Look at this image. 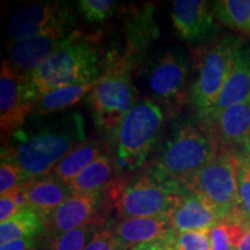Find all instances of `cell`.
<instances>
[{"label":"cell","mask_w":250,"mask_h":250,"mask_svg":"<svg viewBox=\"0 0 250 250\" xmlns=\"http://www.w3.org/2000/svg\"><path fill=\"white\" fill-rule=\"evenodd\" d=\"M1 148V159L14 162L27 180L49 175L71 151L86 140L85 123L78 112L34 129H20Z\"/></svg>","instance_id":"6da1fadb"},{"label":"cell","mask_w":250,"mask_h":250,"mask_svg":"<svg viewBox=\"0 0 250 250\" xmlns=\"http://www.w3.org/2000/svg\"><path fill=\"white\" fill-rule=\"evenodd\" d=\"M101 73L98 48L83 33L73 30L36 70L23 78L27 96L33 103L50 90L95 83Z\"/></svg>","instance_id":"7a4b0ae2"},{"label":"cell","mask_w":250,"mask_h":250,"mask_svg":"<svg viewBox=\"0 0 250 250\" xmlns=\"http://www.w3.org/2000/svg\"><path fill=\"white\" fill-rule=\"evenodd\" d=\"M219 151L211 133L188 124L166 144L147 175L158 182L183 191L188 181L203 169Z\"/></svg>","instance_id":"3957f363"},{"label":"cell","mask_w":250,"mask_h":250,"mask_svg":"<svg viewBox=\"0 0 250 250\" xmlns=\"http://www.w3.org/2000/svg\"><path fill=\"white\" fill-rule=\"evenodd\" d=\"M132 61L129 56L116 57L96 80L88 101L96 126L111 132L116 131L137 101V89L132 83Z\"/></svg>","instance_id":"277c9868"},{"label":"cell","mask_w":250,"mask_h":250,"mask_svg":"<svg viewBox=\"0 0 250 250\" xmlns=\"http://www.w3.org/2000/svg\"><path fill=\"white\" fill-rule=\"evenodd\" d=\"M162 124V110L151 100L136 103L125 115L115 131L117 162L123 169H134L144 164Z\"/></svg>","instance_id":"5b68a950"},{"label":"cell","mask_w":250,"mask_h":250,"mask_svg":"<svg viewBox=\"0 0 250 250\" xmlns=\"http://www.w3.org/2000/svg\"><path fill=\"white\" fill-rule=\"evenodd\" d=\"M240 166L241 155L221 148L203 169L188 181L184 189L205 197L225 220L239 208Z\"/></svg>","instance_id":"8992f818"},{"label":"cell","mask_w":250,"mask_h":250,"mask_svg":"<svg viewBox=\"0 0 250 250\" xmlns=\"http://www.w3.org/2000/svg\"><path fill=\"white\" fill-rule=\"evenodd\" d=\"M240 43L241 41L239 39L226 35L211 43L203 52L191 94L192 103L202 120L208 118L218 101L232 71L235 51Z\"/></svg>","instance_id":"52a82bcc"},{"label":"cell","mask_w":250,"mask_h":250,"mask_svg":"<svg viewBox=\"0 0 250 250\" xmlns=\"http://www.w3.org/2000/svg\"><path fill=\"white\" fill-rule=\"evenodd\" d=\"M183 191L158 182L146 174L129 186L122 187L114 198L123 218L168 217L179 204Z\"/></svg>","instance_id":"ba28073f"},{"label":"cell","mask_w":250,"mask_h":250,"mask_svg":"<svg viewBox=\"0 0 250 250\" xmlns=\"http://www.w3.org/2000/svg\"><path fill=\"white\" fill-rule=\"evenodd\" d=\"M73 12L68 4L43 1L23 6L9 18L6 35L8 43L27 40L57 26H72Z\"/></svg>","instance_id":"9c48e42d"},{"label":"cell","mask_w":250,"mask_h":250,"mask_svg":"<svg viewBox=\"0 0 250 250\" xmlns=\"http://www.w3.org/2000/svg\"><path fill=\"white\" fill-rule=\"evenodd\" d=\"M31 112L33 103L27 96L23 76L12 66L8 59H4L0 71V130L2 143L23 126Z\"/></svg>","instance_id":"30bf717a"},{"label":"cell","mask_w":250,"mask_h":250,"mask_svg":"<svg viewBox=\"0 0 250 250\" xmlns=\"http://www.w3.org/2000/svg\"><path fill=\"white\" fill-rule=\"evenodd\" d=\"M212 137L224 148L247 156L250 154V101L234 104L205 120Z\"/></svg>","instance_id":"8fae6325"},{"label":"cell","mask_w":250,"mask_h":250,"mask_svg":"<svg viewBox=\"0 0 250 250\" xmlns=\"http://www.w3.org/2000/svg\"><path fill=\"white\" fill-rule=\"evenodd\" d=\"M72 26H57L27 40L11 43L9 62L19 73L28 76L49 57L72 33Z\"/></svg>","instance_id":"7c38bea8"},{"label":"cell","mask_w":250,"mask_h":250,"mask_svg":"<svg viewBox=\"0 0 250 250\" xmlns=\"http://www.w3.org/2000/svg\"><path fill=\"white\" fill-rule=\"evenodd\" d=\"M187 80V59L179 52L167 51L149 71L148 88L155 99L170 105L183 100Z\"/></svg>","instance_id":"4fadbf2b"},{"label":"cell","mask_w":250,"mask_h":250,"mask_svg":"<svg viewBox=\"0 0 250 250\" xmlns=\"http://www.w3.org/2000/svg\"><path fill=\"white\" fill-rule=\"evenodd\" d=\"M171 21L177 35L189 43L205 42L218 31L213 7L206 0H174Z\"/></svg>","instance_id":"5bb4252c"},{"label":"cell","mask_w":250,"mask_h":250,"mask_svg":"<svg viewBox=\"0 0 250 250\" xmlns=\"http://www.w3.org/2000/svg\"><path fill=\"white\" fill-rule=\"evenodd\" d=\"M100 197V191L71 193L44 221L50 239L93 223Z\"/></svg>","instance_id":"9a60e30c"},{"label":"cell","mask_w":250,"mask_h":250,"mask_svg":"<svg viewBox=\"0 0 250 250\" xmlns=\"http://www.w3.org/2000/svg\"><path fill=\"white\" fill-rule=\"evenodd\" d=\"M168 219L175 232L210 230L223 221L217 208L205 197L186 189Z\"/></svg>","instance_id":"2e32d148"},{"label":"cell","mask_w":250,"mask_h":250,"mask_svg":"<svg viewBox=\"0 0 250 250\" xmlns=\"http://www.w3.org/2000/svg\"><path fill=\"white\" fill-rule=\"evenodd\" d=\"M122 250L164 240L171 232L168 217L122 218L112 228Z\"/></svg>","instance_id":"e0dca14e"},{"label":"cell","mask_w":250,"mask_h":250,"mask_svg":"<svg viewBox=\"0 0 250 250\" xmlns=\"http://www.w3.org/2000/svg\"><path fill=\"white\" fill-rule=\"evenodd\" d=\"M22 189L28 208L36 212L43 221H45L72 193L68 186L56 179L54 175H44L27 180L22 184Z\"/></svg>","instance_id":"ac0fdd59"},{"label":"cell","mask_w":250,"mask_h":250,"mask_svg":"<svg viewBox=\"0 0 250 250\" xmlns=\"http://www.w3.org/2000/svg\"><path fill=\"white\" fill-rule=\"evenodd\" d=\"M250 101V48L237 46L229 77L208 118L234 104ZM206 118V120H208Z\"/></svg>","instance_id":"d6986e66"},{"label":"cell","mask_w":250,"mask_h":250,"mask_svg":"<svg viewBox=\"0 0 250 250\" xmlns=\"http://www.w3.org/2000/svg\"><path fill=\"white\" fill-rule=\"evenodd\" d=\"M125 35L127 42L126 56L139 54L159 36L158 23L155 21L154 6L145 4L140 7H131L124 15Z\"/></svg>","instance_id":"ffe728a7"},{"label":"cell","mask_w":250,"mask_h":250,"mask_svg":"<svg viewBox=\"0 0 250 250\" xmlns=\"http://www.w3.org/2000/svg\"><path fill=\"white\" fill-rule=\"evenodd\" d=\"M95 83H78L42 94L33 102V111L37 115H50L73 107L92 92Z\"/></svg>","instance_id":"44dd1931"},{"label":"cell","mask_w":250,"mask_h":250,"mask_svg":"<svg viewBox=\"0 0 250 250\" xmlns=\"http://www.w3.org/2000/svg\"><path fill=\"white\" fill-rule=\"evenodd\" d=\"M100 155H102V153L99 144L93 140H85L56 166L52 169V175L68 186Z\"/></svg>","instance_id":"7402d4cb"},{"label":"cell","mask_w":250,"mask_h":250,"mask_svg":"<svg viewBox=\"0 0 250 250\" xmlns=\"http://www.w3.org/2000/svg\"><path fill=\"white\" fill-rule=\"evenodd\" d=\"M45 233L43 219L30 208H23L0 224V245L17 239H39Z\"/></svg>","instance_id":"603a6c76"},{"label":"cell","mask_w":250,"mask_h":250,"mask_svg":"<svg viewBox=\"0 0 250 250\" xmlns=\"http://www.w3.org/2000/svg\"><path fill=\"white\" fill-rule=\"evenodd\" d=\"M114 164L105 154L100 155L86 169H83L68 184L71 192H96L100 191L110 180Z\"/></svg>","instance_id":"cb8c5ba5"},{"label":"cell","mask_w":250,"mask_h":250,"mask_svg":"<svg viewBox=\"0 0 250 250\" xmlns=\"http://www.w3.org/2000/svg\"><path fill=\"white\" fill-rule=\"evenodd\" d=\"M212 7L221 23L250 36V0H219Z\"/></svg>","instance_id":"d4e9b609"},{"label":"cell","mask_w":250,"mask_h":250,"mask_svg":"<svg viewBox=\"0 0 250 250\" xmlns=\"http://www.w3.org/2000/svg\"><path fill=\"white\" fill-rule=\"evenodd\" d=\"M247 226L239 219L228 218L208 230L212 250H236Z\"/></svg>","instance_id":"484cf974"},{"label":"cell","mask_w":250,"mask_h":250,"mask_svg":"<svg viewBox=\"0 0 250 250\" xmlns=\"http://www.w3.org/2000/svg\"><path fill=\"white\" fill-rule=\"evenodd\" d=\"M96 227L98 225L95 223H90L70 232L51 237L49 242V250H85L89 240L96 232Z\"/></svg>","instance_id":"4316f807"},{"label":"cell","mask_w":250,"mask_h":250,"mask_svg":"<svg viewBox=\"0 0 250 250\" xmlns=\"http://www.w3.org/2000/svg\"><path fill=\"white\" fill-rule=\"evenodd\" d=\"M167 241L173 250H212L208 230L175 232L171 229Z\"/></svg>","instance_id":"83f0119b"},{"label":"cell","mask_w":250,"mask_h":250,"mask_svg":"<svg viewBox=\"0 0 250 250\" xmlns=\"http://www.w3.org/2000/svg\"><path fill=\"white\" fill-rule=\"evenodd\" d=\"M78 7L85 20L89 22H102L114 15L117 2L114 0H80Z\"/></svg>","instance_id":"f1b7e54d"},{"label":"cell","mask_w":250,"mask_h":250,"mask_svg":"<svg viewBox=\"0 0 250 250\" xmlns=\"http://www.w3.org/2000/svg\"><path fill=\"white\" fill-rule=\"evenodd\" d=\"M239 212L246 226H250V165L246 156L241 155L239 182Z\"/></svg>","instance_id":"f546056e"},{"label":"cell","mask_w":250,"mask_h":250,"mask_svg":"<svg viewBox=\"0 0 250 250\" xmlns=\"http://www.w3.org/2000/svg\"><path fill=\"white\" fill-rule=\"evenodd\" d=\"M27 181V176L24 175L20 167L14 162L1 159L0 164V195L8 192L15 188L22 186Z\"/></svg>","instance_id":"4dcf8cb0"},{"label":"cell","mask_w":250,"mask_h":250,"mask_svg":"<svg viewBox=\"0 0 250 250\" xmlns=\"http://www.w3.org/2000/svg\"><path fill=\"white\" fill-rule=\"evenodd\" d=\"M85 250H122L112 229L102 228L96 230Z\"/></svg>","instance_id":"1f68e13d"},{"label":"cell","mask_w":250,"mask_h":250,"mask_svg":"<svg viewBox=\"0 0 250 250\" xmlns=\"http://www.w3.org/2000/svg\"><path fill=\"white\" fill-rule=\"evenodd\" d=\"M39 249L37 239H17L0 245V250H36Z\"/></svg>","instance_id":"d6a6232c"},{"label":"cell","mask_w":250,"mask_h":250,"mask_svg":"<svg viewBox=\"0 0 250 250\" xmlns=\"http://www.w3.org/2000/svg\"><path fill=\"white\" fill-rule=\"evenodd\" d=\"M164 241H165V239L159 240V241L145 243V245L136 247V248H133L132 250H160L162 245H164Z\"/></svg>","instance_id":"836d02e7"},{"label":"cell","mask_w":250,"mask_h":250,"mask_svg":"<svg viewBox=\"0 0 250 250\" xmlns=\"http://www.w3.org/2000/svg\"><path fill=\"white\" fill-rule=\"evenodd\" d=\"M236 250H250V226L246 228L245 235H243L241 242Z\"/></svg>","instance_id":"e575fe53"},{"label":"cell","mask_w":250,"mask_h":250,"mask_svg":"<svg viewBox=\"0 0 250 250\" xmlns=\"http://www.w3.org/2000/svg\"><path fill=\"white\" fill-rule=\"evenodd\" d=\"M160 250H173V249H171V247L169 246V243H168V241H167V237H166V239H165L164 245H162Z\"/></svg>","instance_id":"d590c367"},{"label":"cell","mask_w":250,"mask_h":250,"mask_svg":"<svg viewBox=\"0 0 250 250\" xmlns=\"http://www.w3.org/2000/svg\"><path fill=\"white\" fill-rule=\"evenodd\" d=\"M246 158H247V160H248V162H249V165H250V154H249V155H247V156H246Z\"/></svg>","instance_id":"8d00e7d4"},{"label":"cell","mask_w":250,"mask_h":250,"mask_svg":"<svg viewBox=\"0 0 250 250\" xmlns=\"http://www.w3.org/2000/svg\"><path fill=\"white\" fill-rule=\"evenodd\" d=\"M36 250H39V249H36Z\"/></svg>","instance_id":"74e56055"}]
</instances>
